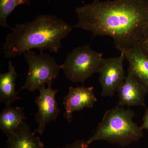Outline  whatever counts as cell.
<instances>
[{
    "instance_id": "1",
    "label": "cell",
    "mask_w": 148,
    "mask_h": 148,
    "mask_svg": "<svg viewBox=\"0 0 148 148\" xmlns=\"http://www.w3.org/2000/svg\"><path fill=\"white\" fill-rule=\"evenodd\" d=\"M75 11L78 21L74 27L92 37H111L120 52L148 34V0H93Z\"/></svg>"
},
{
    "instance_id": "2",
    "label": "cell",
    "mask_w": 148,
    "mask_h": 148,
    "mask_svg": "<svg viewBox=\"0 0 148 148\" xmlns=\"http://www.w3.org/2000/svg\"><path fill=\"white\" fill-rule=\"evenodd\" d=\"M5 37L3 44L5 57L19 56L34 49L40 53L49 50L57 53L62 47L61 40L71 32V26L55 15L44 14L33 21L17 24Z\"/></svg>"
},
{
    "instance_id": "3",
    "label": "cell",
    "mask_w": 148,
    "mask_h": 148,
    "mask_svg": "<svg viewBox=\"0 0 148 148\" xmlns=\"http://www.w3.org/2000/svg\"><path fill=\"white\" fill-rule=\"evenodd\" d=\"M136 115L132 110L118 105L106 111L87 143L90 145L101 140L124 147L137 142L143 137V132L141 127L132 121Z\"/></svg>"
},
{
    "instance_id": "4",
    "label": "cell",
    "mask_w": 148,
    "mask_h": 148,
    "mask_svg": "<svg viewBox=\"0 0 148 148\" xmlns=\"http://www.w3.org/2000/svg\"><path fill=\"white\" fill-rule=\"evenodd\" d=\"M103 54L89 45L74 48L67 56L62 66L65 76L72 82L83 84L93 74L98 73Z\"/></svg>"
},
{
    "instance_id": "5",
    "label": "cell",
    "mask_w": 148,
    "mask_h": 148,
    "mask_svg": "<svg viewBox=\"0 0 148 148\" xmlns=\"http://www.w3.org/2000/svg\"><path fill=\"white\" fill-rule=\"evenodd\" d=\"M23 54L29 68L21 90L27 89L34 92L39 90L46 84H52L53 81L57 78L62 66L58 65L52 56L43 52L37 54L31 50Z\"/></svg>"
},
{
    "instance_id": "6",
    "label": "cell",
    "mask_w": 148,
    "mask_h": 148,
    "mask_svg": "<svg viewBox=\"0 0 148 148\" xmlns=\"http://www.w3.org/2000/svg\"><path fill=\"white\" fill-rule=\"evenodd\" d=\"M125 60L122 53L118 57L103 58L98 72L102 89L101 96L112 97L124 82L126 77L123 67Z\"/></svg>"
},
{
    "instance_id": "7",
    "label": "cell",
    "mask_w": 148,
    "mask_h": 148,
    "mask_svg": "<svg viewBox=\"0 0 148 148\" xmlns=\"http://www.w3.org/2000/svg\"><path fill=\"white\" fill-rule=\"evenodd\" d=\"M52 84L42 86L40 90L39 95L35 100L38 110L35 114V120L38 127L34 131L42 135L45 131L47 124L50 122L55 121L60 113L56 96L58 90L53 89L51 87Z\"/></svg>"
},
{
    "instance_id": "8",
    "label": "cell",
    "mask_w": 148,
    "mask_h": 148,
    "mask_svg": "<svg viewBox=\"0 0 148 148\" xmlns=\"http://www.w3.org/2000/svg\"><path fill=\"white\" fill-rule=\"evenodd\" d=\"M97 101L92 86H70L63 102L65 119L68 122H71L74 112H79L86 108H92Z\"/></svg>"
},
{
    "instance_id": "9",
    "label": "cell",
    "mask_w": 148,
    "mask_h": 148,
    "mask_svg": "<svg viewBox=\"0 0 148 148\" xmlns=\"http://www.w3.org/2000/svg\"><path fill=\"white\" fill-rule=\"evenodd\" d=\"M128 62L127 74L139 82L148 93V55L139 42L121 51Z\"/></svg>"
},
{
    "instance_id": "10",
    "label": "cell",
    "mask_w": 148,
    "mask_h": 148,
    "mask_svg": "<svg viewBox=\"0 0 148 148\" xmlns=\"http://www.w3.org/2000/svg\"><path fill=\"white\" fill-rule=\"evenodd\" d=\"M119 103L121 107H145V89L135 78L127 74L124 82L117 91Z\"/></svg>"
},
{
    "instance_id": "11",
    "label": "cell",
    "mask_w": 148,
    "mask_h": 148,
    "mask_svg": "<svg viewBox=\"0 0 148 148\" xmlns=\"http://www.w3.org/2000/svg\"><path fill=\"white\" fill-rule=\"evenodd\" d=\"M24 122L8 137L7 148H44V145L39 137Z\"/></svg>"
},
{
    "instance_id": "12",
    "label": "cell",
    "mask_w": 148,
    "mask_h": 148,
    "mask_svg": "<svg viewBox=\"0 0 148 148\" xmlns=\"http://www.w3.org/2000/svg\"><path fill=\"white\" fill-rule=\"evenodd\" d=\"M17 73L12 62H8V71L0 74V102L6 106L11 105L14 101L21 98L16 90Z\"/></svg>"
},
{
    "instance_id": "13",
    "label": "cell",
    "mask_w": 148,
    "mask_h": 148,
    "mask_svg": "<svg viewBox=\"0 0 148 148\" xmlns=\"http://www.w3.org/2000/svg\"><path fill=\"white\" fill-rule=\"evenodd\" d=\"M27 119L23 108L6 106L0 114V129L8 137Z\"/></svg>"
},
{
    "instance_id": "14",
    "label": "cell",
    "mask_w": 148,
    "mask_h": 148,
    "mask_svg": "<svg viewBox=\"0 0 148 148\" xmlns=\"http://www.w3.org/2000/svg\"><path fill=\"white\" fill-rule=\"evenodd\" d=\"M32 0H0V26L12 29L7 22L8 17L16 7L21 5H31Z\"/></svg>"
},
{
    "instance_id": "15",
    "label": "cell",
    "mask_w": 148,
    "mask_h": 148,
    "mask_svg": "<svg viewBox=\"0 0 148 148\" xmlns=\"http://www.w3.org/2000/svg\"><path fill=\"white\" fill-rule=\"evenodd\" d=\"M89 146L90 145L87 143V140H78L62 147H58L56 148H88Z\"/></svg>"
},
{
    "instance_id": "16",
    "label": "cell",
    "mask_w": 148,
    "mask_h": 148,
    "mask_svg": "<svg viewBox=\"0 0 148 148\" xmlns=\"http://www.w3.org/2000/svg\"><path fill=\"white\" fill-rule=\"evenodd\" d=\"M139 43L144 51L148 55V34L141 39Z\"/></svg>"
},
{
    "instance_id": "17",
    "label": "cell",
    "mask_w": 148,
    "mask_h": 148,
    "mask_svg": "<svg viewBox=\"0 0 148 148\" xmlns=\"http://www.w3.org/2000/svg\"><path fill=\"white\" fill-rule=\"evenodd\" d=\"M142 130H146L148 131V108L146 109L143 117V123L141 125Z\"/></svg>"
}]
</instances>
